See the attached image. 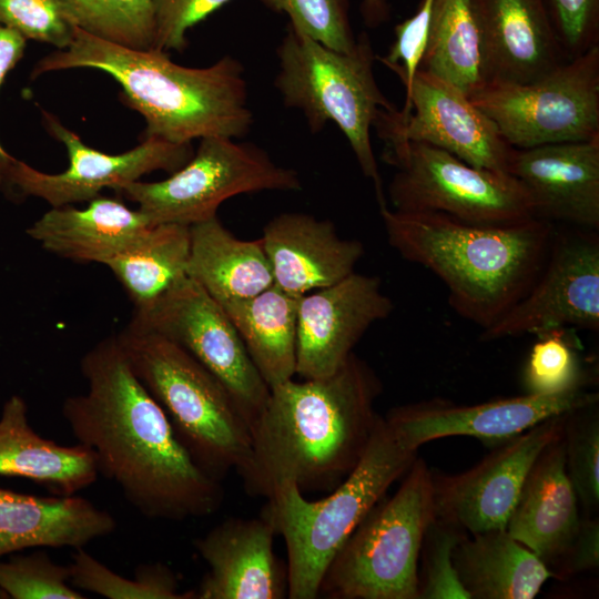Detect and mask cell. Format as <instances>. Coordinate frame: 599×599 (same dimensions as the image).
I'll return each mask as SVG.
<instances>
[{
	"instance_id": "obj_27",
	"label": "cell",
	"mask_w": 599,
	"mask_h": 599,
	"mask_svg": "<svg viewBox=\"0 0 599 599\" xmlns=\"http://www.w3.org/2000/svg\"><path fill=\"white\" fill-rule=\"evenodd\" d=\"M453 559L470 599H534L554 577L547 565L506 529L466 534Z\"/></svg>"
},
{
	"instance_id": "obj_12",
	"label": "cell",
	"mask_w": 599,
	"mask_h": 599,
	"mask_svg": "<svg viewBox=\"0 0 599 599\" xmlns=\"http://www.w3.org/2000/svg\"><path fill=\"white\" fill-rule=\"evenodd\" d=\"M176 343L214 374L233 396L251 430L271 388L248 356L223 307L185 276L132 319Z\"/></svg>"
},
{
	"instance_id": "obj_22",
	"label": "cell",
	"mask_w": 599,
	"mask_h": 599,
	"mask_svg": "<svg viewBox=\"0 0 599 599\" xmlns=\"http://www.w3.org/2000/svg\"><path fill=\"white\" fill-rule=\"evenodd\" d=\"M578 505L566 469L562 432L531 466L506 530L552 572L579 528Z\"/></svg>"
},
{
	"instance_id": "obj_11",
	"label": "cell",
	"mask_w": 599,
	"mask_h": 599,
	"mask_svg": "<svg viewBox=\"0 0 599 599\" xmlns=\"http://www.w3.org/2000/svg\"><path fill=\"white\" fill-rule=\"evenodd\" d=\"M514 149L599 135V45L528 83L490 82L469 97Z\"/></svg>"
},
{
	"instance_id": "obj_35",
	"label": "cell",
	"mask_w": 599,
	"mask_h": 599,
	"mask_svg": "<svg viewBox=\"0 0 599 599\" xmlns=\"http://www.w3.org/2000/svg\"><path fill=\"white\" fill-rule=\"evenodd\" d=\"M467 532L434 517L428 525L419 554L418 599H470L455 569L453 554Z\"/></svg>"
},
{
	"instance_id": "obj_32",
	"label": "cell",
	"mask_w": 599,
	"mask_h": 599,
	"mask_svg": "<svg viewBox=\"0 0 599 599\" xmlns=\"http://www.w3.org/2000/svg\"><path fill=\"white\" fill-rule=\"evenodd\" d=\"M69 568L74 588L108 599H196L195 590H180L175 573L162 562L139 565L130 579L79 548L74 550Z\"/></svg>"
},
{
	"instance_id": "obj_39",
	"label": "cell",
	"mask_w": 599,
	"mask_h": 599,
	"mask_svg": "<svg viewBox=\"0 0 599 599\" xmlns=\"http://www.w3.org/2000/svg\"><path fill=\"white\" fill-rule=\"evenodd\" d=\"M0 26L58 50L71 44L77 29L62 0H0Z\"/></svg>"
},
{
	"instance_id": "obj_1",
	"label": "cell",
	"mask_w": 599,
	"mask_h": 599,
	"mask_svg": "<svg viewBox=\"0 0 599 599\" xmlns=\"http://www.w3.org/2000/svg\"><path fill=\"white\" fill-rule=\"evenodd\" d=\"M88 389L69 396L62 416L77 443L95 456L99 475L150 519L207 517L222 505L221 481L205 473L132 370L116 335L80 362Z\"/></svg>"
},
{
	"instance_id": "obj_16",
	"label": "cell",
	"mask_w": 599,
	"mask_h": 599,
	"mask_svg": "<svg viewBox=\"0 0 599 599\" xmlns=\"http://www.w3.org/2000/svg\"><path fill=\"white\" fill-rule=\"evenodd\" d=\"M566 414L548 418L497 444L494 451L466 471L455 475L433 473L435 517L467 534L506 529L531 466L562 434Z\"/></svg>"
},
{
	"instance_id": "obj_8",
	"label": "cell",
	"mask_w": 599,
	"mask_h": 599,
	"mask_svg": "<svg viewBox=\"0 0 599 599\" xmlns=\"http://www.w3.org/2000/svg\"><path fill=\"white\" fill-rule=\"evenodd\" d=\"M435 517L433 471L415 458L328 564L318 590L328 599H418V561Z\"/></svg>"
},
{
	"instance_id": "obj_36",
	"label": "cell",
	"mask_w": 599,
	"mask_h": 599,
	"mask_svg": "<svg viewBox=\"0 0 599 599\" xmlns=\"http://www.w3.org/2000/svg\"><path fill=\"white\" fill-rule=\"evenodd\" d=\"M0 587L9 599H85L70 582V568L47 552L33 551L0 558Z\"/></svg>"
},
{
	"instance_id": "obj_29",
	"label": "cell",
	"mask_w": 599,
	"mask_h": 599,
	"mask_svg": "<svg viewBox=\"0 0 599 599\" xmlns=\"http://www.w3.org/2000/svg\"><path fill=\"white\" fill-rule=\"evenodd\" d=\"M419 69L467 97L493 82L488 42L475 0H434Z\"/></svg>"
},
{
	"instance_id": "obj_6",
	"label": "cell",
	"mask_w": 599,
	"mask_h": 599,
	"mask_svg": "<svg viewBox=\"0 0 599 599\" xmlns=\"http://www.w3.org/2000/svg\"><path fill=\"white\" fill-rule=\"evenodd\" d=\"M116 338L195 463L220 481L237 471L250 456L252 433L223 383L183 347L133 321Z\"/></svg>"
},
{
	"instance_id": "obj_9",
	"label": "cell",
	"mask_w": 599,
	"mask_h": 599,
	"mask_svg": "<svg viewBox=\"0 0 599 599\" xmlns=\"http://www.w3.org/2000/svg\"><path fill=\"white\" fill-rule=\"evenodd\" d=\"M379 138L383 161L396 169L387 190L392 210L436 213L480 225L535 217L527 191L512 175L474 167L426 143Z\"/></svg>"
},
{
	"instance_id": "obj_20",
	"label": "cell",
	"mask_w": 599,
	"mask_h": 599,
	"mask_svg": "<svg viewBox=\"0 0 599 599\" xmlns=\"http://www.w3.org/2000/svg\"><path fill=\"white\" fill-rule=\"evenodd\" d=\"M276 532L268 520L229 518L193 541L209 570L196 599H283L287 566L274 552Z\"/></svg>"
},
{
	"instance_id": "obj_38",
	"label": "cell",
	"mask_w": 599,
	"mask_h": 599,
	"mask_svg": "<svg viewBox=\"0 0 599 599\" xmlns=\"http://www.w3.org/2000/svg\"><path fill=\"white\" fill-rule=\"evenodd\" d=\"M277 13L288 17V24L323 45L348 52L356 44L349 0H261Z\"/></svg>"
},
{
	"instance_id": "obj_37",
	"label": "cell",
	"mask_w": 599,
	"mask_h": 599,
	"mask_svg": "<svg viewBox=\"0 0 599 599\" xmlns=\"http://www.w3.org/2000/svg\"><path fill=\"white\" fill-rule=\"evenodd\" d=\"M581 383L580 363L567 329L540 334L524 369L526 393L557 395L581 388Z\"/></svg>"
},
{
	"instance_id": "obj_14",
	"label": "cell",
	"mask_w": 599,
	"mask_h": 599,
	"mask_svg": "<svg viewBox=\"0 0 599 599\" xmlns=\"http://www.w3.org/2000/svg\"><path fill=\"white\" fill-rule=\"evenodd\" d=\"M42 120L53 138L63 143L69 156L68 169L58 174L38 171L12 159L1 185L23 196L44 200L51 207L89 202L103 189L120 191L153 171L173 173L186 164L194 151L191 143L176 144L158 138H144L130 151L108 154L83 143L54 115L42 110Z\"/></svg>"
},
{
	"instance_id": "obj_3",
	"label": "cell",
	"mask_w": 599,
	"mask_h": 599,
	"mask_svg": "<svg viewBox=\"0 0 599 599\" xmlns=\"http://www.w3.org/2000/svg\"><path fill=\"white\" fill-rule=\"evenodd\" d=\"M75 68L104 71L121 84L122 101L145 120L144 138L176 144L206 136L238 139L254 121L244 68L231 55L189 68L164 51L128 48L77 27L71 44L40 59L31 78Z\"/></svg>"
},
{
	"instance_id": "obj_41",
	"label": "cell",
	"mask_w": 599,
	"mask_h": 599,
	"mask_svg": "<svg viewBox=\"0 0 599 599\" xmlns=\"http://www.w3.org/2000/svg\"><path fill=\"white\" fill-rule=\"evenodd\" d=\"M231 0H151L153 16L152 49L182 52L186 32Z\"/></svg>"
},
{
	"instance_id": "obj_15",
	"label": "cell",
	"mask_w": 599,
	"mask_h": 599,
	"mask_svg": "<svg viewBox=\"0 0 599 599\" xmlns=\"http://www.w3.org/2000/svg\"><path fill=\"white\" fill-rule=\"evenodd\" d=\"M405 90L400 111L393 106L379 112L373 126L378 136L426 143L474 167L508 173L514 148L469 97L420 69Z\"/></svg>"
},
{
	"instance_id": "obj_42",
	"label": "cell",
	"mask_w": 599,
	"mask_h": 599,
	"mask_svg": "<svg viewBox=\"0 0 599 599\" xmlns=\"http://www.w3.org/2000/svg\"><path fill=\"white\" fill-rule=\"evenodd\" d=\"M434 0H420L416 12L394 28L395 40L386 55L377 57L407 88L419 69L425 50Z\"/></svg>"
},
{
	"instance_id": "obj_25",
	"label": "cell",
	"mask_w": 599,
	"mask_h": 599,
	"mask_svg": "<svg viewBox=\"0 0 599 599\" xmlns=\"http://www.w3.org/2000/svg\"><path fill=\"white\" fill-rule=\"evenodd\" d=\"M151 226L139 209L131 210L119 200L98 196L84 209L51 207L27 229V234L58 256L105 265Z\"/></svg>"
},
{
	"instance_id": "obj_10",
	"label": "cell",
	"mask_w": 599,
	"mask_h": 599,
	"mask_svg": "<svg viewBox=\"0 0 599 599\" xmlns=\"http://www.w3.org/2000/svg\"><path fill=\"white\" fill-rule=\"evenodd\" d=\"M302 189L298 173L274 162L260 146L206 136L190 161L165 180H139L118 193L136 203L152 225L191 226L217 216L219 206L232 196Z\"/></svg>"
},
{
	"instance_id": "obj_7",
	"label": "cell",
	"mask_w": 599,
	"mask_h": 599,
	"mask_svg": "<svg viewBox=\"0 0 599 599\" xmlns=\"http://www.w3.org/2000/svg\"><path fill=\"white\" fill-rule=\"evenodd\" d=\"M275 87L288 108L298 109L313 133L328 122L347 139L364 176L375 187L378 206L387 204L370 141V129L383 109L394 106L374 74L376 55L367 33L348 52L329 49L287 26L276 50Z\"/></svg>"
},
{
	"instance_id": "obj_5",
	"label": "cell",
	"mask_w": 599,
	"mask_h": 599,
	"mask_svg": "<svg viewBox=\"0 0 599 599\" xmlns=\"http://www.w3.org/2000/svg\"><path fill=\"white\" fill-rule=\"evenodd\" d=\"M416 457L417 450L379 416L356 466L325 497L308 500L293 483L274 489L261 516L284 538L288 598L318 597L323 575L337 550Z\"/></svg>"
},
{
	"instance_id": "obj_17",
	"label": "cell",
	"mask_w": 599,
	"mask_h": 599,
	"mask_svg": "<svg viewBox=\"0 0 599 599\" xmlns=\"http://www.w3.org/2000/svg\"><path fill=\"white\" fill-rule=\"evenodd\" d=\"M599 395L581 388L557 394L497 398L459 405L434 398L390 409L385 416L412 449L432 440L469 436L499 444L557 415L598 404Z\"/></svg>"
},
{
	"instance_id": "obj_4",
	"label": "cell",
	"mask_w": 599,
	"mask_h": 599,
	"mask_svg": "<svg viewBox=\"0 0 599 599\" xmlns=\"http://www.w3.org/2000/svg\"><path fill=\"white\" fill-rule=\"evenodd\" d=\"M389 245L434 273L447 287L450 307L490 327L532 286L551 245L555 225L532 217L480 225L436 213H403L379 206Z\"/></svg>"
},
{
	"instance_id": "obj_19",
	"label": "cell",
	"mask_w": 599,
	"mask_h": 599,
	"mask_svg": "<svg viewBox=\"0 0 599 599\" xmlns=\"http://www.w3.org/2000/svg\"><path fill=\"white\" fill-rule=\"evenodd\" d=\"M508 173L527 191L536 219L598 231L599 135L512 149Z\"/></svg>"
},
{
	"instance_id": "obj_13",
	"label": "cell",
	"mask_w": 599,
	"mask_h": 599,
	"mask_svg": "<svg viewBox=\"0 0 599 599\" xmlns=\"http://www.w3.org/2000/svg\"><path fill=\"white\" fill-rule=\"evenodd\" d=\"M580 328L599 329V238L597 231L556 230L546 263L529 291L481 341Z\"/></svg>"
},
{
	"instance_id": "obj_21",
	"label": "cell",
	"mask_w": 599,
	"mask_h": 599,
	"mask_svg": "<svg viewBox=\"0 0 599 599\" xmlns=\"http://www.w3.org/2000/svg\"><path fill=\"white\" fill-rule=\"evenodd\" d=\"M261 241L274 285L297 296L342 281L365 252L359 241L343 238L331 221L298 212L270 220Z\"/></svg>"
},
{
	"instance_id": "obj_34",
	"label": "cell",
	"mask_w": 599,
	"mask_h": 599,
	"mask_svg": "<svg viewBox=\"0 0 599 599\" xmlns=\"http://www.w3.org/2000/svg\"><path fill=\"white\" fill-rule=\"evenodd\" d=\"M564 440L566 469L578 501L587 516H595L599 507L598 404L566 414Z\"/></svg>"
},
{
	"instance_id": "obj_18",
	"label": "cell",
	"mask_w": 599,
	"mask_h": 599,
	"mask_svg": "<svg viewBox=\"0 0 599 599\" xmlns=\"http://www.w3.org/2000/svg\"><path fill=\"white\" fill-rule=\"evenodd\" d=\"M394 311L377 276L353 272L301 296L297 307L296 374L325 377L336 372L364 334Z\"/></svg>"
},
{
	"instance_id": "obj_24",
	"label": "cell",
	"mask_w": 599,
	"mask_h": 599,
	"mask_svg": "<svg viewBox=\"0 0 599 599\" xmlns=\"http://www.w3.org/2000/svg\"><path fill=\"white\" fill-rule=\"evenodd\" d=\"M485 29L493 82H532L568 60L544 0H475Z\"/></svg>"
},
{
	"instance_id": "obj_40",
	"label": "cell",
	"mask_w": 599,
	"mask_h": 599,
	"mask_svg": "<svg viewBox=\"0 0 599 599\" xmlns=\"http://www.w3.org/2000/svg\"><path fill=\"white\" fill-rule=\"evenodd\" d=\"M565 58L599 45V0H544Z\"/></svg>"
},
{
	"instance_id": "obj_31",
	"label": "cell",
	"mask_w": 599,
	"mask_h": 599,
	"mask_svg": "<svg viewBox=\"0 0 599 599\" xmlns=\"http://www.w3.org/2000/svg\"><path fill=\"white\" fill-rule=\"evenodd\" d=\"M190 226L156 224L105 263L134 304L142 308L187 276Z\"/></svg>"
},
{
	"instance_id": "obj_30",
	"label": "cell",
	"mask_w": 599,
	"mask_h": 599,
	"mask_svg": "<svg viewBox=\"0 0 599 599\" xmlns=\"http://www.w3.org/2000/svg\"><path fill=\"white\" fill-rule=\"evenodd\" d=\"M300 298L273 284L252 297L220 304L270 388L296 374Z\"/></svg>"
},
{
	"instance_id": "obj_43",
	"label": "cell",
	"mask_w": 599,
	"mask_h": 599,
	"mask_svg": "<svg viewBox=\"0 0 599 599\" xmlns=\"http://www.w3.org/2000/svg\"><path fill=\"white\" fill-rule=\"evenodd\" d=\"M599 520L595 516L580 519L579 528L558 565L554 577L562 578L598 568Z\"/></svg>"
},
{
	"instance_id": "obj_2",
	"label": "cell",
	"mask_w": 599,
	"mask_h": 599,
	"mask_svg": "<svg viewBox=\"0 0 599 599\" xmlns=\"http://www.w3.org/2000/svg\"><path fill=\"white\" fill-rule=\"evenodd\" d=\"M382 392L378 375L355 353L328 376L271 387L251 430L250 456L236 471L245 491L268 498L284 483L302 493L334 489L370 439Z\"/></svg>"
},
{
	"instance_id": "obj_45",
	"label": "cell",
	"mask_w": 599,
	"mask_h": 599,
	"mask_svg": "<svg viewBox=\"0 0 599 599\" xmlns=\"http://www.w3.org/2000/svg\"><path fill=\"white\" fill-rule=\"evenodd\" d=\"M359 11L364 23L376 28L390 19V6L387 0H361Z\"/></svg>"
},
{
	"instance_id": "obj_44",
	"label": "cell",
	"mask_w": 599,
	"mask_h": 599,
	"mask_svg": "<svg viewBox=\"0 0 599 599\" xmlns=\"http://www.w3.org/2000/svg\"><path fill=\"white\" fill-rule=\"evenodd\" d=\"M27 40L17 31L0 26V88L3 84L7 74L22 59L26 50ZM10 155L0 144V185L4 172L12 161Z\"/></svg>"
},
{
	"instance_id": "obj_26",
	"label": "cell",
	"mask_w": 599,
	"mask_h": 599,
	"mask_svg": "<svg viewBox=\"0 0 599 599\" xmlns=\"http://www.w3.org/2000/svg\"><path fill=\"white\" fill-rule=\"evenodd\" d=\"M0 476L28 479L50 495L72 496L94 484L99 471L88 447L60 445L35 433L26 400L12 395L0 414Z\"/></svg>"
},
{
	"instance_id": "obj_46",
	"label": "cell",
	"mask_w": 599,
	"mask_h": 599,
	"mask_svg": "<svg viewBox=\"0 0 599 599\" xmlns=\"http://www.w3.org/2000/svg\"><path fill=\"white\" fill-rule=\"evenodd\" d=\"M0 599H9L8 595L4 592V590L0 587Z\"/></svg>"
},
{
	"instance_id": "obj_23",
	"label": "cell",
	"mask_w": 599,
	"mask_h": 599,
	"mask_svg": "<svg viewBox=\"0 0 599 599\" xmlns=\"http://www.w3.org/2000/svg\"><path fill=\"white\" fill-rule=\"evenodd\" d=\"M116 520L90 500L37 496L0 487V558L29 548H84L111 535Z\"/></svg>"
},
{
	"instance_id": "obj_28",
	"label": "cell",
	"mask_w": 599,
	"mask_h": 599,
	"mask_svg": "<svg viewBox=\"0 0 599 599\" xmlns=\"http://www.w3.org/2000/svg\"><path fill=\"white\" fill-rule=\"evenodd\" d=\"M186 275L219 304L252 297L274 284L261 237L240 240L217 216L190 226Z\"/></svg>"
},
{
	"instance_id": "obj_33",
	"label": "cell",
	"mask_w": 599,
	"mask_h": 599,
	"mask_svg": "<svg viewBox=\"0 0 599 599\" xmlns=\"http://www.w3.org/2000/svg\"><path fill=\"white\" fill-rule=\"evenodd\" d=\"M75 26L106 41L138 50L153 47L151 0H62Z\"/></svg>"
}]
</instances>
